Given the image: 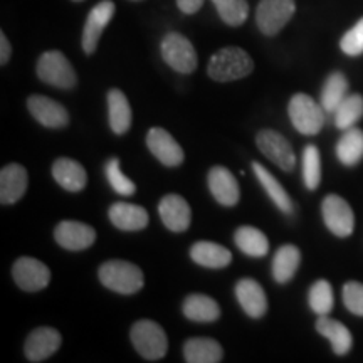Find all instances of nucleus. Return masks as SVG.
I'll return each instance as SVG.
<instances>
[{"label":"nucleus","mask_w":363,"mask_h":363,"mask_svg":"<svg viewBox=\"0 0 363 363\" xmlns=\"http://www.w3.org/2000/svg\"><path fill=\"white\" fill-rule=\"evenodd\" d=\"M111 224L120 230H126V233H136L142 230L148 225L150 217L148 212L143 207L135 206V203L128 202H116L110 207Z\"/></svg>","instance_id":"obj_20"},{"label":"nucleus","mask_w":363,"mask_h":363,"mask_svg":"<svg viewBox=\"0 0 363 363\" xmlns=\"http://www.w3.org/2000/svg\"><path fill=\"white\" fill-rule=\"evenodd\" d=\"M303 182L308 190H316L321 184V157L315 145L303 150Z\"/></svg>","instance_id":"obj_35"},{"label":"nucleus","mask_w":363,"mask_h":363,"mask_svg":"<svg viewBox=\"0 0 363 363\" xmlns=\"http://www.w3.org/2000/svg\"><path fill=\"white\" fill-rule=\"evenodd\" d=\"M190 257L199 266L208 267V269H222L233 261V252L220 244L211 242V240H201L195 242L190 249Z\"/></svg>","instance_id":"obj_22"},{"label":"nucleus","mask_w":363,"mask_h":363,"mask_svg":"<svg viewBox=\"0 0 363 363\" xmlns=\"http://www.w3.org/2000/svg\"><path fill=\"white\" fill-rule=\"evenodd\" d=\"M308 303H310L313 313H316L318 316L330 315L335 306V296L333 288L328 281L320 279L311 286L310 293H308Z\"/></svg>","instance_id":"obj_33"},{"label":"nucleus","mask_w":363,"mask_h":363,"mask_svg":"<svg viewBox=\"0 0 363 363\" xmlns=\"http://www.w3.org/2000/svg\"><path fill=\"white\" fill-rule=\"evenodd\" d=\"M104 175L110 182L111 189L120 195H133L136 192V185L126 177L120 169V160L118 158H110L104 165Z\"/></svg>","instance_id":"obj_36"},{"label":"nucleus","mask_w":363,"mask_h":363,"mask_svg":"<svg viewBox=\"0 0 363 363\" xmlns=\"http://www.w3.org/2000/svg\"><path fill=\"white\" fill-rule=\"evenodd\" d=\"M208 189L220 206L234 207L240 199L239 184L233 175V172L225 167H212L207 175Z\"/></svg>","instance_id":"obj_17"},{"label":"nucleus","mask_w":363,"mask_h":363,"mask_svg":"<svg viewBox=\"0 0 363 363\" xmlns=\"http://www.w3.org/2000/svg\"><path fill=\"white\" fill-rule=\"evenodd\" d=\"M252 172L254 175L257 177V180H259L262 189L266 190V194L269 195L271 201L274 202V206L278 207L281 212H284V214H293L291 197L286 192L283 185L279 184V180L257 162H252Z\"/></svg>","instance_id":"obj_28"},{"label":"nucleus","mask_w":363,"mask_h":363,"mask_svg":"<svg viewBox=\"0 0 363 363\" xmlns=\"http://www.w3.org/2000/svg\"><path fill=\"white\" fill-rule=\"evenodd\" d=\"M98 276L103 286L120 294H135L145 284L143 271L128 261H106L99 267Z\"/></svg>","instance_id":"obj_2"},{"label":"nucleus","mask_w":363,"mask_h":363,"mask_svg":"<svg viewBox=\"0 0 363 363\" xmlns=\"http://www.w3.org/2000/svg\"><path fill=\"white\" fill-rule=\"evenodd\" d=\"M299 264H301L299 249L293 244L281 246L272 257V278L279 284L289 283L296 274Z\"/></svg>","instance_id":"obj_25"},{"label":"nucleus","mask_w":363,"mask_h":363,"mask_svg":"<svg viewBox=\"0 0 363 363\" xmlns=\"http://www.w3.org/2000/svg\"><path fill=\"white\" fill-rule=\"evenodd\" d=\"M29 175L24 167L19 163H11L0 170V202L4 206L19 202L24 197Z\"/></svg>","instance_id":"obj_18"},{"label":"nucleus","mask_w":363,"mask_h":363,"mask_svg":"<svg viewBox=\"0 0 363 363\" xmlns=\"http://www.w3.org/2000/svg\"><path fill=\"white\" fill-rule=\"evenodd\" d=\"M74 2H83V0H74Z\"/></svg>","instance_id":"obj_41"},{"label":"nucleus","mask_w":363,"mask_h":363,"mask_svg":"<svg viewBox=\"0 0 363 363\" xmlns=\"http://www.w3.org/2000/svg\"><path fill=\"white\" fill-rule=\"evenodd\" d=\"M54 239L67 251H84L96 240V230L79 220H62L56 225Z\"/></svg>","instance_id":"obj_13"},{"label":"nucleus","mask_w":363,"mask_h":363,"mask_svg":"<svg viewBox=\"0 0 363 363\" xmlns=\"http://www.w3.org/2000/svg\"><path fill=\"white\" fill-rule=\"evenodd\" d=\"M340 48L347 56L357 57L363 54V17L340 40Z\"/></svg>","instance_id":"obj_37"},{"label":"nucleus","mask_w":363,"mask_h":363,"mask_svg":"<svg viewBox=\"0 0 363 363\" xmlns=\"http://www.w3.org/2000/svg\"><path fill=\"white\" fill-rule=\"evenodd\" d=\"M12 276L16 284L29 293L40 291L51 283V269L34 257H19L12 266Z\"/></svg>","instance_id":"obj_10"},{"label":"nucleus","mask_w":363,"mask_h":363,"mask_svg":"<svg viewBox=\"0 0 363 363\" xmlns=\"http://www.w3.org/2000/svg\"><path fill=\"white\" fill-rule=\"evenodd\" d=\"M108 118L113 133L123 135L131 126V106L121 89L108 91Z\"/></svg>","instance_id":"obj_26"},{"label":"nucleus","mask_w":363,"mask_h":363,"mask_svg":"<svg viewBox=\"0 0 363 363\" xmlns=\"http://www.w3.org/2000/svg\"><path fill=\"white\" fill-rule=\"evenodd\" d=\"M177 6L184 13H195L201 11V7L203 6V0H177Z\"/></svg>","instance_id":"obj_39"},{"label":"nucleus","mask_w":363,"mask_h":363,"mask_svg":"<svg viewBox=\"0 0 363 363\" xmlns=\"http://www.w3.org/2000/svg\"><path fill=\"white\" fill-rule=\"evenodd\" d=\"M115 12L116 7L111 0H101V2L91 9L88 17H86L83 29V51L88 56L96 51L103 30L106 29V26L115 17Z\"/></svg>","instance_id":"obj_11"},{"label":"nucleus","mask_w":363,"mask_h":363,"mask_svg":"<svg viewBox=\"0 0 363 363\" xmlns=\"http://www.w3.org/2000/svg\"><path fill=\"white\" fill-rule=\"evenodd\" d=\"M163 61L169 65L172 69L182 74H190L197 69L199 59L192 43L179 33L167 34L160 45Z\"/></svg>","instance_id":"obj_6"},{"label":"nucleus","mask_w":363,"mask_h":363,"mask_svg":"<svg viewBox=\"0 0 363 363\" xmlns=\"http://www.w3.org/2000/svg\"><path fill=\"white\" fill-rule=\"evenodd\" d=\"M38 76L45 84H51L54 88L69 89L74 88L78 83L74 67L71 66L67 59L61 51H48L39 57L38 61Z\"/></svg>","instance_id":"obj_5"},{"label":"nucleus","mask_w":363,"mask_h":363,"mask_svg":"<svg viewBox=\"0 0 363 363\" xmlns=\"http://www.w3.org/2000/svg\"><path fill=\"white\" fill-rule=\"evenodd\" d=\"M256 145L266 158L278 165L281 170L291 172L296 165V155L291 143L274 130H261L256 136Z\"/></svg>","instance_id":"obj_9"},{"label":"nucleus","mask_w":363,"mask_h":363,"mask_svg":"<svg viewBox=\"0 0 363 363\" xmlns=\"http://www.w3.org/2000/svg\"><path fill=\"white\" fill-rule=\"evenodd\" d=\"M27 108L34 120H38L45 128H65L69 125V113L61 103L51 98L34 94L27 99Z\"/></svg>","instance_id":"obj_16"},{"label":"nucleus","mask_w":363,"mask_h":363,"mask_svg":"<svg viewBox=\"0 0 363 363\" xmlns=\"http://www.w3.org/2000/svg\"><path fill=\"white\" fill-rule=\"evenodd\" d=\"M294 12V0H261L256 11L257 27L264 35H276L291 21Z\"/></svg>","instance_id":"obj_7"},{"label":"nucleus","mask_w":363,"mask_h":363,"mask_svg":"<svg viewBox=\"0 0 363 363\" xmlns=\"http://www.w3.org/2000/svg\"><path fill=\"white\" fill-rule=\"evenodd\" d=\"M343 303L347 310L357 316H363V284L350 281L343 286Z\"/></svg>","instance_id":"obj_38"},{"label":"nucleus","mask_w":363,"mask_h":363,"mask_svg":"<svg viewBox=\"0 0 363 363\" xmlns=\"http://www.w3.org/2000/svg\"><path fill=\"white\" fill-rule=\"evenodd\" d=\"M235 298L240 308L251 318H262L267 311V298L256 279L242 278L235 284Z\"/></svg>","instance_id":"obj_19"},{"label":"nucleus","mask_w":363,"mask_h":363,"mask_svg":"<svg viewBox=\"0 0 363 363\" xmlns=\"http://www.w3.org/2000/svg\"><path fill=\"white\" fill-rule=\"evenodd\" d=\"M288 113L294 128L299 133L308 136L320 133L326 120V111L321 106V103L315 101L311 96L303 93L294 94L291 98L288 104Z\"/></svg>","instance_id":"obj_4"},{"label":"nucleus","mask_w":363,"mask_h":363,"mask_svg":"<svg viewBox=\"0 0 363 363\" xmlns=\"http://www.w3.org/2000/svg\"><path fill=\"white\" fill-rule=\"evenodd\" d=\"M182 311L190 321L197 323H211L220 316L219 303L207 294H190L185 298Z\"/></svg>","instance_id":"obj_27"},{"label":"nucleus","mask_w":363,"mask_h":363,"mask_svg":"<svg viewBox=\"0 0 363 363\" xmlns=\"http://www.w3.org/2000/svg\"><path fill=\"white\" fill-rule=\"evenodd\" d=\"M62 337L56 328L39 326L29 335L24 343V352L29 362H44L51 358L61 348Z\"/></svg>","instance_id":"obj_14"},{"label":"nucleus","mask_w":363,"mask_h":363,"mask_svg":"<svg viewBox=\"0 0 363 363\" xmlns=\"http://www.w3.org/2000/svg\"><path fill=\"white\" fill-rule=\"evenodd\" d=\"M184 357L189 363H219L224 350L214 338H189L184 345Z\"/></svg>","instance_id":"obj_24"},{"label":"nucleus","mask_w":363,"mask_h":363,"mask_svg":"<svg viewBox=\"0 0 363 363\" xmlns=\"http://www.w3.org/2000/svg\"><path fill=\"white\" fill-rule=\"evenodd\" d=\"M316 330L318 333L323 335V337L331 343V348L337 355H347L348 352L352 350L353 338L350 330L347 328L343 323L333 320L328 315L320 316L316 321Z\"/></svg>","instance_id":"obj_23"},{"label":"nucleus","mask_w":363,"mask_h":363,"mask_svg":"<svg viewBox=\"0 0 363 363\" xmlns=\"http://www.w3.org/2000/svg\"><path fill=\"white\" fill-rule=\"evenodd\" d=\"M363 116V96L360 94H350L340 103V106L333 113V120L337 128L348 130L353 128Z\"/></svg>","instance_id":"obj_32"},{"label":"nucleus","mask_w":363,"mask_h":363,"mask_svg":"<svg viewBox=\"0 0 363 363\" xmlns=\"http://www.w3.org/2000/svg\"><path fill=\"white\" fill-rule=\"evenodd\" d=\"M11 54H12L11 43H9L7 35L2 33L0 34V65L6 66L9 62V59H11Z\"/></svg>","instance_id":"obj_40"},{"label":"nucleus","mask_w":363,"mask_h":363,"mask_svg":"<svg viewBox=\"0 0 363 363\" xmlns=\"http://www.w3.org/2000/svg\"><path fill=\"white\" fill-rule=\"evenodd\" d=\"M337 157L345 167H355L363 158V131L353 126L345 130L337 143Z\"/></svg>","instance_id":"obj_30"},{"label":"nucleus","mask_w":363,"mask_h":363,"mask_svg":"<svg viewBox=\"0 0 363 363\" xmlns=\"http://www.w3.org/2000/svg\"><path fill=\"white\" fill-rule=\"evenodd\" d=\"M147 147L152 152V155H155L157 160L165 167L174 169V167L182 165L185 160V153L179 142L160 126L150 128L147 133Z\"/></svg>","instance_id":"obj_12"},{"label":"nucleus","mask_w":363,"mask_h":363,"mask_svg":"<svg viewBox=\"0 0 363 363\" xmlns=\"http://www.w3.org/2000/svg\"><path fill=\"white\" fill-rule=\"evenodd\" d=\"M348 96V79L342 72H331L321 89L320 103L326 115H333L340 103Z\"/></svg>","instance_id":"obj_31"},{"label":"nucleus","mask_w":363,"mask_h":363,"mask_svg":"<svg viewBox=\"0 0 363 363\" xmlns=\"http://www.w3.org/2000/svg\"><path fill=\"white\" fill-rule=\"evenodd\" d=\"M131 343L135 350L142 355L145 360L155 362L162 360L169 350V340H167L165 330L152 320H140L131 326L130 331Z\"/></svg>","instance_id":"obj_3"},{"label":"nucleus","mask_w":363,"mask_h":363,"mask_svg":"<svg viewBox=\"0 0 363 363\" xmlns=\"http://www.w3.org/2000/svg\"><path fill=\"white\" fill-rule=\"evenodd\" d=\"M212 4L227 26H242L249 16L247 0H212Z\"/></svg>","instance_id":"obj_34"},{"label":"nucleus","mask_w":363,"mask_h":363,"mask_svg":"<svg viewBox=\"0 0 363 363\" xmlns=\"http://www.w3.org/2000/svg\"><path fill=\"white\" fill-rule=\"evenodd\" d=\"M254 69V61L244 49L229 45L222 48L211 57L207 74L219 83H229L249 76Z\"/></svg>","instance_id":"obj_1"},{"label":"nucleus","mask_w":363,"mask_h":363,"mask_svg":"<svg viewBox=\"0 0 363 363\" xmlns=\"http://www.w3.org/2000/svg\"><path fill=\"white\" fill-rule=\"evenodd\" d=\"M54 180L67 192H81L88 184V174L79 162L72 158H57L52 165Z\"/></svg>","instance_id":"obj_21"},{"label":"nucleus","mask_w":363,"mask_h":363,"mask_svg":"<svg viewBox=\"0 0 363 363\" xmlns=\"http://www.w3.org/2000/svg\"><path fill=\"white\" fill-rule=\"evenodd\" d=\"M158 214L172 233H185L192 220V208L182 195L167 194L158 203Z\"/></svg>","instance_id":"obj_15"},{"label":"nucleus","mask_w":363,"mask_h":363,"mask_svg":"<svg viewBox=\"0 0 363 363\" xmlns=\"http://www.w3.org/2000/svg\"><path fill=\"white\" fill-rule=\"evenodd\" d=\"M321 214H323L325 225L337 238H348L355 229V216L350 203L337 194L326 195L321 203Z\"/></svg>","instance_id":"obj_8"},{"label":"nucleus","mask_w":363,"mask_h":363,"mask_svg":"<svg viewBox=\"0 0 363 363\" xmlns=\"http://www.w3.org/2000/svg\"><path fill=\"white\" fill-rule=\"evenodd\" d=\"M234 242L240 251L251 257H264L269 252V240L262 230L251 225H242L235 230Z\"/></svg>","instance_id":"obj_29"}]
</instances>
